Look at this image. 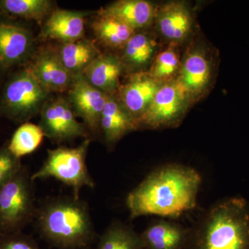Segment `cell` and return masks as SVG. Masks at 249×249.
Instances as JSON below:
<instances>
[{
	"label": "cell",
	"instance_id": "cell-1",
	"mask_svg": "<svg viewBox=\"0 0 249 249\" xmlns=\"http://www.w3.org/2000/svg\"><path fill=\"white\" fill-rule=\"evenodd\" d=\"M201 178L194 168L170 163L157 168L129 193L131 219L145 215L178 217L195 209Z\"/></svg>",
	"mask_w": 249,
	"mask_h": 249
},
{
	"label": "cell",
	"instance_id": "cell-2",
	"mask_svg": "<svg viewBox=\"0 0 249 249\" xmlns=\"http://www.w3.org/2000/svg\"><path fill=\"white\" fill-rule=\"evenodd\" d=\"M34 219L42 237L60 249H84L95 237L89 206L80 197L48 198L37 207Z\"/></svg>",
	"mask_w": 249,
	"mask_h": 249
},
{
	"label": "cell",
	"instance_id": "cell-3",
	"mask_svg": "<svg viewBox=\"0 0 249 249\" xmlns=\"http://www.w3.org/2000/svg\"><path fill=\"white\" fill-rule=\"evenodd\" d=\"M185 249H249V209L242 198L214 204L190 231Z\"/></svg>",
	"mask_w": 249,
	"mask_h": 249
},
{
	"label": "cell",
	"instance_id": "cell-4",
	"mask_svg": "<svg viewBox=\"0 0 249 249\" xmlns=\"http://www.w3.org/2000/svg\"><path fill=\"white\" fill-rule=\"evenodd\" d=\"M91 139H85L74 147L60 146L48 150L47 159L40 169L31 175V179L54 178L70 187L73 196L79 197L82 188H93L94 181L87 165L86 159Z\"/></svg>",
	"mask_w": 249,
	"mask_h": 249
},
{
	"label": "cell",
	"instance_id": "cell-5",
	"mask_svg": "<svg viewBox=\"0 0 249 249\" xmlns=\"http://www.w3.org/2000/svg\"><path fill=\"white\" fill-rule=\"evenodd\" d=\"M34 181L23 166L19 173L0 188V234L21 232L34 220L37 206Z\"/></svg>",
	"mask_w": 249,
	"mask_h": 249
},
{
	"label": "cell",
	"instance_id": "cell-6",
	"mask_svg": "<svg viewBox=\"0 0 249 249\" xmlns=\"http://www.w3.org/2000/svg\"><path fill=\"white\" fill-rule=\"evenodd\" d=\"M186 43L177 78L194 105L203 99L213 87L218 58L217 53L199 37H194V34Z\"/></svg>",
	"mask_w": 249,
	"mask_h": 249
},
{
	"label": "cell",
	"instance_id": "cell-7",
	"mask_svg": "<svg viewBox=\"0 0 249 249\" xmlns=\"http://www.w3.org/2000/svg\"><path fill=\"white\" fill-rule=\"evenodd\" d=\"M50 94L27 67L11 77L4 85L0 111L11 120L24 124L40 114Z\"/></svg>",
	"mask_w": 249,
	"mask_h": 249
},
{
	"label": "cell",
	"instance_id": "cell-8",
	"mask_svg": "<svg viewBox=\"0 0 249 249\" xmlns=\"http://www.w3.org/2000/svg\"><path fill=\"white\" fill-rule=\"evenodd\" d=\"M193 106L178 78L163 83L139 120L138 130L177 127Z\"/></svg>",
	"mask_w": 249,
	"mask_h": 249
},
{
	"label": "cell",
	"instance_id": "cell-9",
	"mask_svg": "<svg viewBox=\"0 0 249 249\" xmlns=\"http://www.w3.org/2000/svg\"><path fill=\"white\" fill-rule=\"evenodd\" d=\"M38 125L45 137L55 143L89 138L86 126L77 120L68 99L59 96L49 99L42 107Z\"/></svg>",
	"mask_w": 249,
	"mask_h": 249
},
{
	"label": "cell",
	"instance_id": "cell-10",
	"mask_svg": "<svg viewBox=\"0 0 249 249\" xmlns=\"http://www.w3.org/2000/svg\"><path fill=\"white\" fill-rule=\"evenodd\" d=\"M153 27L165 45H184L194 34L193 10L183 1H170L157 5Z\"/></svg>",
	"mask_w": 249,
	"mask_h": 249
},
{
	"label": "cell",
	"instance_id": "cell-11",
	"mask_svg": "<svg viewBox=\"0 0 249 249\" xmlns=\"http://www.w3.org/2000/svg\"><path fill=\"white\" fill-rule=\"evenodd\" d=\"M108 94L93 86L83 74L73 77L67 99L78 117L93 134L100 132V123Z\"/></svg>",
	"mask_w": 249,
	"mask_h": 249
},
{
	"label": "cell",
	"instance_id": "cell-12",
	"mask_svg": "<svg viewBox=\"0 0 249 249\" xmlns=\"http://www.w3.org/2000/svg\"><path fill=\"white\" fill-rule=\"evenodd\" d=\"M165 44L154 27L137 31L118 53L126 75L147 72Z\"/></svg>",
	"mask_w": 249,
	"mask_h": 249
},
{
	"label": "cell",
	"instance_id": "cell-13",
	"mask_svg": "<svg viewBox=\"0 0 249 249\" xmlns=\"http://www.w3.org/2000/svg\"><path fill=\"white\" fill-rule=\"evenodd\" d=\"M163 83L157 81L147 72L126 75L115 96L138 123Z\"/></svg>",
	"mask_w": 249,
	"mask_h": 249
},
{
	"label": "cell",
	"instance_id": "cell-14",
	"mask_svg": "<svg viewBox=\"0 0 249 249\" xmlns=\"http://www.w3.org/2000/svg\"><path fill=\"white\" fill-rule=\"evenodd\" d=\"M27 67L49 93L67 92L73 82L55 48L43 47L34 52Z\"/></svg>",
	"mask_w": 249,
	"mask_h": 249
},
{
	"label": "cell",
	"instance_id": "cell-15",
	"mask_svg": "<svg viewBox=\"0 0 249 249\" xmlns=\"http://www.w3.org/2000/svg\"><path fill=\"white\" fill-rule=\"evenodd\" d=\"M34 38L31 31L22 27L0 23V67L18 65L34 54Z\"/></svg>",
	"mask_w": 249,
	"mask_h": 249
},
{
	"label": "cell",
	"instance_id": "cell-16",
	"mask_svg": "<svg viewBox=\"0 0 249 249\" xmlns=\"http://www.w3.org/2000/svg\"><path fill=\"white\" fill-rule=\"evenodd\" d=\"M88 13L55 9L46 19L41 37L68 43L85 38V16Z\"/></svg>",
	"mask_w": 249,
	"mask_h": 249
},
{
	"label": "cell",
	"instance_id": "cell-17",
	"mask_svg": "<svg viewBox=\"0 0 249 249\" xmlns=\"http://www.w3.org/2000/svg\"><path fill=\"white\" fill-rule=\"evenodd\" d=\"M83 76L96 88L108 95H115L125 76L119 55L113 52L101 53L87 67Z\"/></svg>",
	"mask_w": 249,
	"mask_h": 249
},
{
	"label": "cell",
	"instance_id": "cell-18",
	"mask_svg": "<svg viewBox=\"0 0 249 249\" xmlns=\"http://www.w3.org/2000/svg\"><path fill=\"white\" fill-rule=\"evenodd\" d=\"M138 130L137 124L115 95H108L100 123V132L109 147H114L124 136Z\"/></svg>",
	"mask_w": 249,
	"mask_h": 249
},
{
	"label": "cell",
	"instance_id": "cell-19",
	"mask_svg": "<svg viewBox=\"0 0 249 249\" xmlns=\"http://www.w3.org/2000/svg\"><path fill=\"white\" fill-rule=\"evenodd\" d=\"M157 6L146 0H119L99 12L116 18L137 31L153 27Z\"/></svg>",
	"mask_w": 249,
	"mask_h": 249
},
{
	"label": "cell",
	"instance_id": "cell-20",
	"mask_svg": "<svg viewBox=\"0 0 249 249\" xmlns=\"http://www.w3.org/2000/svg\"><path fill=\"white\" fill-rule=\"evenodd\" d=\"M189 235L186 228L165 220L151 223L140 234L143 249H185Z\"/></svg>",
	"mask_w": 249,
	"mask_h": 249
},
{
	"label": "cell",
	"instance_id": "cell-21",
	"mask_svg": "<svg viewBox=\"0 0 249 249\" xmlns=\"http://www.w3.org/2000/svg\"><path fill=\"white\" fill-rule=\"evenodd\" d=\"M55 49L62 63L73 77L83 74L87 67L102 53L92 41L85 38L60 43Z\"/></svg>",
	"mask_w": 249,
	"mask_h": 249
},
{
	"label": "cell",
	"instance_id": "cell-22",
	"mask_svg": "<svg viewBox=\"0 0 249 249\" xmlns=\"http://www.w3.org/2000/svg\"><path fill=\"white\" fill-rule=\"evenodd\" d=\"M91 27L98 42L116 53L124 48L136 32L119 19L100 12Z\"/></svg>",
	"mask_w": 249,
	"mask_h": 249
},
{
	"label": "cell",
	"instance_id": "cell-23",
	"mask_svg": "<svg viewBox=\"0 0 249 249\" xmlns=\"http://www.w3.org/2000/svg\"><path fill=\"white\" fill-rule=\"evenodd\" d=\"M183 46L172 43L165 45L156 55L147 73L161 83L176 79L181 68Z\"/></svg>",
	"mask_w": 249,
	"mask_h": 249
},
{
	"label": "cell",
	"instance_id": "cell-24",
	"mask_svg": "<svg viewBox=\"0 0 249 249\" xmlns=\"http://www.w3.org/2000/svg\"><path fill=\"white\" fill-rule=\"evenodd\" d=\"M97 249H143L140 234L120 222H113L100 239Z\"/></svg>",
	"mask_w": 249,
	"mask_h": 249
},
{
	"label": "cell",
	"instance_id": "cell-25",
	"mask_svg": "<svg viewBox=\"0 0 249 249\" xmlns=\"http://www.w3.org/2000/svg\"><path fill=\"white\" fill-rule=\"evenodd\" d=\"M0 8L9 14L27 19L42 22L53 11L49 0H1Z\"/></svg>",
	"mask_w": 249,
	"mask_h": 249
},
{
	"label": "cell",
	"instance_id": "cell-26",
	"mask_svg": "<svg viewBox=\"0 0 249 249\" xmlns=\"http://www.w3.org/2000/svg\"><path fill=\"white\" fill-rule=\"evenodd\" d=\"M45 134L40 126L24 123L15 132L9 143L10 151L18 158L29 155L40 146Z\"/></svg>",
	"mask_w": 249,
	"mask_h": 249
},
{
	"label": "cell",
	"instance_id": "cell-27",
	"mask_svg": "<svg viewBox=\"0 0 249 249\" xmlns=\"http://www.w3.org/2000/svg\"><path fill=\"white\" fill-rule=\"evenodd\" d=\"M21 159L10 151L8 143L0 147V188L22 169Z\"/></svg>",
	"mask_w": 249,
	"mask_h": 249
},
{
	"label": "cell",
	"instance_id": "cell-28",
	"mask_svg": "<svg viewBox=\"0 0 249 249\" xmlns=\"http://www.w3.org/2000/svg\"><path fill=\"white\" fill-rule=\"evenodd\" d=\"M0 249H42L30 236L22 231L0 234Z\"/></svg>",
	"mask_w": 249,
	"mask_h": 249
},
{
	"label": "cell",
	"instance_id": "cell-29",
	"mask_svg": "<svg viewBox=\"0 0 249 249\" xmlns=\"http://www.w3.org/2000/svg\"><path fill=\"white\" fill-rule=\"evenodd\" d=\"M0 9H1V8H0Z\"/></svg>",
	"mask_w": 249,
	"mask_h": 249
}]
</instances>
